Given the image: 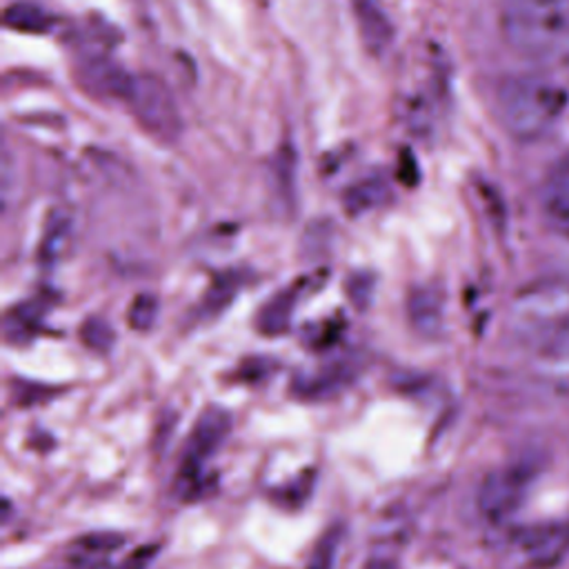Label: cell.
<instances>
[{"label":"cell","instance_id":"2e32d148","mask_svg":"<svg viewBox=\"0 0 569 569\" xmlns=\"http://www.w3.org/2000/svg\"><path fill=\"white\" fill-rule=\"evenodd\" d=\"M340 540H342V531L338 527L329 529L320 540L318 545L313 547V553L307 562V569H333L336 565V551L340 547Z\"/></svg>","mask_w":569,"mask_h":569},{"label":"cell","instance_id":"9c48e42d","mask_svg":"<svg viewBox=\"0 0 569 569\" xmlns=\"http://www.w3.org/2000/svg\"><path fill=\"white\" fill-rule=\"evenodd\" d=\"M527 369L531 380L556 398L569 396V338L545 349L527 353Z\"/></svg>","mask_w":569,"mask_h":569},{"label":"cell","instance_id":"7a4b0ae2","mask_svg":"<svg viewBox=\"0 0 569 569\" xmlns=\"http://www.w3.org/2000/svg\"><path fill=\"white\" fill-rule=\"evenodd\" d=\"M567 102V91L538 71L511 73L496 89L498 120L520 142L547 138L560 124Z\"/></svg>","mask_w":569,"mask_h":569},{"label":"cell","instance_id":"52a82bcc","mask_svg":"<svg viewBox=\"0 0 569 569\" xmlns=\"http://www.w3.org/2000/svg\"><path fill=\"white\" fill-rule=\"evenodd\" d=\"M529 473L518 467H505L491 471L478 491V509L491 522H505L511 518L525 500Z\"/></svg>","mask_w":569,"mask_h":569},{"label":"cell","instance_id":"e0dca14e","mask_svg":"<svg viewBox=\"0 0 569 569\" xmlns=\"http://www.w3.org/2000/svg\"><path fill=\"white\" fill-rule=\"evenodd\" d=\"M156 316H158V300L149 293L138 296L129 307V325L136 331H147L156 322Z\"/></svg>","mask_w":569,"mask_h":569},{"label":"cell","instance_id":"7c38bea8","mask_svg":"<svg viewBox=\"0 0 569 569\" xmlns=\"http://www.w3.org/2000/svg\"><path fill=\"white\" fill-rule=\"evenodd\" d=\"M407 313H409L411 327L418 333H422L427 338L436 336L442 327V298H440V293L429 284L413 287L409 298H407Z\"/></svg>","mask_w":569,"mask_h":569},{"label":"cell","instance_id":"6da1fadb","mask_svg":"<svg viewBox=\"0 0 569 569\" xmlns=\"http://www.w3.org/2000/svg\"><path fill=\"white\" fill-rule=\"evenodd\" d=\"M500 33L520 58L558 67L569 62V0H502Z\"/></svg>","mask_w":569,"mask_h":569},{"label":"cell","instance_id":"277c9868","mask_svg":"<svg viewBox=\"0 0 569 569\" xmlns=\"http://www.w3.org/2000/svg\"><path fill=\"white\" fill-rule=\"evenodd\" d=\"M231 431V416L222 407H207L193 422L176 473V487L182 500H200L213 489L207 460L216 456Z\"/></svg>","mask_w":569,"mask_h":569},{"label":"cell","instance_id":"5bb4252c","mask_svg":"<svg viewBox=\"0 0 569 569\" xmlns=\"http://www.w3.org/2000/svg\"><path fill=\"white\" fill-rule=\"evenodd\" d=\"M293 291H280L276 298H271L258 316V327L267 336H278L287 331L291 313H293Z\"/></svg>","mask_w":569,"mask_h":569},{"label":"cell","instance_id":"d6986e66","mask_svg":"<svg viewBox=\"0 0 569 569\" xmlns=\"http://www.w3.org/2000/svg\"><path fill=\"white\" fill-rule=\"evenodd\" d=\"M67 220L64 218H53V220H49V224H47V233H44V238H42V247H40V256H42V260H53L58 253H60V249H62V244H64V238H67Z\"/></svg>","mask_w":569,"mask_h":569},{"label":"cell","instance_id":"44dd1931","mask_svg":"<svg viewBox=\"0 0 569 569\" xmlns=\"http://www.w3.org/2000/svg\"><path fill=\"white\" fill-rule=\"evenodd\" d=\"M156 551H158L156 545L138 547L118 565V569H147L151 565V560L156 558Z\"/></svg>","mask_w":569,"mask_h":569},{"label":"cell","instance_id":"5b68a950","mask_svg":"<svg viewBox=\"0 0 569 569\" xmlns=\"http://www.w3.org/2000/svg\"><path fill=\"white\" fill-rule=\"evenodd\" d=\"M127 102L138 124L160 142H173L182 131L180 109L171 89L153 73H142L131 80Z\"/></svg>","mask_w":569,"mask_h":569},{"label":"cell","instance_id":"ac0fdd59","mask_svg":"<svg viewBox=\"0 0 569 569\" xmlns=\"http://www.w3.org/2000/svg\"><path fill=\"white\" fill-rule=\"evenodd\" d=\"M82 340H84V345L87 347H91V349H96V351H107L109 347H111V342H113V331H111V327L104 322V320H100V318H91V320H87L84 325H82Z\"/></svg>","mask_w":569,"mask_h":569},{"label":"cell","instance_id":"8992f818","mask_svg":"<svg viewBox=\"0 0 569 569\" xmlns=\"http://www.w3.org/2000/svg\"><path fill=\"white\" fill-rule=\"evenodd\" d=\"M511 549L525 567H553L569 551V522H536L516 527L511 531Z\"/></svg>","mask_w":569,"mask_h":569},{"label":"cell","instance_id":"3957f363","mask_svg":"<svg viewBox=\"0 0 569 569\" xmlns=\"http://www.w3.org/2000/svg\"><path fill=\"white\" fill-rule=\"evenodd\" d=\"M507 329L525 356L569 338V278L545 276L525 284L511 300Z\"/></svg>","mask_w":569,"mask_h":569},{"label":"cell","instance_id":"30bf717a","mask_svg":"<svg viewBox=\"0 0 569 569\" xmlns=\"http://www.w3.org/2000/svg\"><path fill=\"white\" fill-rule=\"evenodd\" d=\"M351 4L365 47L376 56L382 53L393 38V29L387 13L376 0H351Z\"/></svg>","mask_w":569,"mask_h":569},{"label":"cell","instance_id":"9a60e30c","mask_svg":"<svg viewBox=\"0 0 569 569\" xmlns=\"http://www.w3.org/2000/svg\"><path fill=\"white\" fill-rule=\"evenodd\" d=\"M4 22L11 29H20V31H42L47 27V16L40 7L27 4V2H18L11 4L4 13Z\"/></svg>","mask_w":569,"mask_h":569},{"label":"cell","instance_id":"ffe728a7","mask_svg":"<svg viewBox=\"0 0 569 569\" xmlns=\"http://www.w3.org/2000/svg\"><path fill=\"white\" fill-rule=\"evenodd\" d=\"M236 293V284H233V278L231 280H220L216 282L207 296H204V311L207 313H218L220 309H224L229 305V300L233 298Z\"/></svg>","mask_w":569,"mask_h":569},{"label":"cell","instance_id":"4fadbf2b","mask_svg":"<svg viewBox=\"0 0 569 569\" xmlns=\"http://www.w3.org/2000/svg\"><path fill=\"white\" fill-rule=\"evenodd\" d=\"M84 80L89 84L91 91L102 93V96H111V98H124L129 93L131 80L127 73H122L116 64L104 62V60H91L87 64L84 71Z\"/></svg>","mask_w":569,"mask_h":569},{"label":"cell","instance_id":"ba28073f","mask_svg":"<svg viewBox=\"0 0 569 569\" xmlns=\"http://www.w3.org/2000/svg\"><path fill=\"white\" fill-rule=\"evenodd\" d=\"M540 209L545 220L569 240V149L545 171L540 182Z\"/></svg>","mask_w":569,"mask_h":569},{"label":"cell","instance_id":"8fae6325","mask_svg":"<svg viewBox=\"0 0 569 569\" xmlns=\"http://www.w3.org/2000/svg\"><path fill=\"white\" fill-rule=\"evenodd\" d=\"M124 542L116 533H89L78 538L67 553V569H109L107 556Z\"/></svg>","mask_w":569,"mask_h":569}]
</instances>
